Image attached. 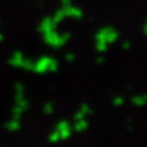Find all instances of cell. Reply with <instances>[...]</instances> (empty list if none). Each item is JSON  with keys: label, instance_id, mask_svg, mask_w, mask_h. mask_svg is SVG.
<instances>
[{"label": "cell", "instance_id": "obj_10", "mask_svg": "<svg viewBox=\"0 0 147 147\" xmlns=\"http://www.w3.org/2000/svg\"><path fill=\"white\" fill-rule=\"evenodd\" d=\"M147 102V96L145 93H141V94H136L131 98V103L135 105V107H144Z\"/></svg>", "mask_w": 147, "mask_h": 147}, {"label": "cell", "instance_id": "obj_18", "mask_svg": "<svg viewBox=\"0 0 147 147\" xmlns=\"http://www.w3.org/2000/svg\"><path fill=\"white\" fill-rule=\"evenodd\" d=\"M13 90H15V93H25V86L21 82H16L13 85Z\"/></svg>", "mask_w": 147, "mask_h": 147}, {"label": "cell", "instance_id": "obj_23", "mask_svg": "<svg viewBox=\"0 0 147 147\" xmlns=\"http://www.w3.org/2000/svg\"><path fill=\"white\" fill-rule=\"evenodd\" d=\"M96 63H97L98 65H100V64H103V63H104V58H103V57H98L97 59H96Z\"/></svg>", "mask_w": 147, "mask_h": 147}, {"label": "cell", "instance_id": "obj_12", "mask_svg": "<svg viewBox=\"0 0 147 147\" xmlns=\"http://www.w3.org/2000/svg\"><path fill=\"white\" fill-rule=\"evenodd\" d=\"M64 18H65V13H64L63 9H59V10L55 11V12H54V15L52 16V21L58 26V25L64 20Z\"/></svg>", "mask_w": 147, "mask_h": 147}, {"label": "cell", "instance_id": "obj_24", "mask_svg": "<svg viewBox=\"0 0 147 147\" xmlns=\"http://www.w3.org/2000/svg\"><path fill=\"white\" fill-rule=\"evenodd\" d=\"M61 4H63V6L69 5V4H71V0H61Z\"/></svg>", "mask_w": 147, "mask_h": 147}, {"label": "cell", "instance_id": "obj_21", "mask_svg": "<svg viewBox=\"0 0 147 147\" xmlns=\"http://www.w3.org/2000/svg\"><path fill=\"white\" fill-rule=\"evenodd\" d=\"M85 117H86L85 114L82 113L81 110L79 109V110H77V112H76L75 114H74V120H79V119H82V118H85Z\"/></svg>", "mask_w": 147, "mask_h": 147}, {"label": "cell", "instance_id": "obj_19", "mask_svg": "<svg viewBox=\"0 0 147 147\" xmlns=\"http://www.w3.org/2000/svg\"><path fill=\"white\" fill-rule=\"evenodd\" d=\"M64 58H65L66 61H70V63H71V61H74V60L76 59V55L74 54V53H71V52H69V53L65 54V57H64Z\"/></svg>", "mask_w": 147, "mask_h": 147}, {"label": "cell", "instance_id": "obj_5", "mask_svg": "<svg viewBox=\"0 0 147 147\" xmlns=\"http://www.w3.org/2000/svg\"><path fill=\"white\" fill-rule=\"evenodd\" d=\"M61 9H63L64 13H65V17H71V18H75V20H81V18L84 17V11H82L80 7L74 6L72 4L64 5Z\"/></svg>", "mask_w": 147, "mask_h": 147}, {"label": "cell", "instance_id": "obj_1", "mask_svg": "<svg viewBox=\"0 0 147 147\" xmlns=\"http://www.w3.org/2000/svg\"><path fill=\"white\" fill-rule=\"evenodd\" d=\"M57 28H53V30H49L47 32L42 33L43 36V40L44 43L52 47L54 49H59L64 47L69 40L71 39V33L70 32H63V33H58Z\"/></svg>", "mask_w": 147, "mask_h": 147}, {"label": "cell", "instance_id": "obj_8", "mask_svg": "<svg viewBox=\"0 0 147 147\" xmlns=\"http://www.w3.org/2000/svg\"><path fill=\"white\" fill-rule=\"evenodd\" d=\"M88 126H90V123L85 118H82V119H79V120H75V124L72 125V131L84 132L88 129Z\"/></svg>", "mask_w": 147, "mask_h": 147}, {"label": "cell", "instance_id": "obj_13", "mask_svg": "<svg viewBox=\"0 0 147 147\" xmlns=\"http://www.w3.org/2000/svg\"><path fill=\"white\" fill-rule=\"evenodd\" d=\"M48 141L50 142V144H58L59 141H60V136H59V132L58 130H54L50 132V134L48 135Z\"/></svg>", "mask_w": 147, "mask_h": 147}, {"label": "cell", "instance_id": "obj_15", "mask_svg": "<svg viewBox=\"0 0 147 147\" xmlns=\"http://www.w3.org/2000/svg\"><path fill=\"white\" fill-rule=\"evenodd\" d=\"M21 67L24 69V70H26V71H32V67H33V61H32L30 58H26L25 57L24 61H22Z\"/></svg>", "mask_w": 147, "mask_h": 147}, {"label": "cell", "instance_id": "obj_28", "mask_svg": "<svg viewBox=\"0 0 147 147\" xmlns=\"http://www.w3.org/2000/svg\"><path fill=\"white\" fill-rule=\"evenodd\" d=\"M3 39H4V36H3L1 33H0V42H1V40H3Z\"/></svg>", "mask_w": 147, "mask_h": 147}, {"label": "cell", "instance_id": "obj_27", "mask_svg": "<svg viewBox=\"0 0 147 147\" xmlns=\"http://www.w3.org/2000/svg\"><path fill=\"white\" fill-rule=\"evenodd\" d=\"M131 121H132V120H131V118H127V119H126V123H129V124H131Z\"/></svg>", "mask_w": 147, "mask_h": 147}, {"label": "cell", "instance_id": "obj_25", "mask_svg": "<svg viewBox=\"0 0 147 147\" xmlns=\"http://www.w3.org/2000/svg\"><path fill=\"white\" fill-rule=\"evenodd\" d=\"M127 131H130V132L132 131V126H131V125H129V126H127Z\"/></svg>", "mask_w": 147, "mask_h": 147}, {"label": "cell", "instance_id": "obj_7", "mask_svg": "<svg viewBox=\"0 0 147 147\" xmlns=\"http://www.w3.org/2000/svg\"><path fill=\"white\" fill-rule=\"evenodd\" d=\"M53 28H57V25L52 21V17H44L42 20V22H40L38 25V27H37V31L40 32V33H44V32L53 30Z\"/></svg>", "mask_w": 147, "mask_h": 147}, {"label": "cell", "instance_id": "obj_22", "mask_svg": "<svg viewBox=\"0 0 147 147\" xmlns=\"http://www.w3.org/2000/svg\"><path fill=\"white\" fill-rule=\"evenodd\" d=\"M142 33L147 34V22L144 21V25H142Z\"/></svg>", "mask_w": 147, "mask_h": 147}, {"label": "cell", "instance_id": "obj_20", "mask_svg": "<svg viewBox=\"0 0 147 147\" xmlns=\"http://www.w3.org/2000/svg\"><path fill=\"white\" fill-rule=\"evenodd\" d=\"M131 48V43H130V40L129 39H125L124 42L121 43V49H124V50H129Z\"/></svg>", "mask_w": 147, "mask_h": 147}, {"label": "cell", "instance_id": "obj_26", "mask_svg": "<svg viewBox=\"0 0 147 147\" xmlns=\"http://www.w3.org/2000/svg\"><path fill=\"white\" fill-rule=\"evenodd\" d=\"M126 88H127L129 91H131V90H132V86H131V85H129V86H126Z\"/></svg>", "mask_w": 147, "mask_h": 147}, {"label": "cell", "instance_id": "obj_9", "mask_svg": "<svg viewBox=\"0 0 147 147\" xmlns=\"http://www.w3.org/2000/svg\"><path fill=\"white\" fill-rule=\"evenodd\" d=\"M4 127H5L7 131H10V132H15V131H18L21 129V123H20L18 119L12 118V119L7 120L5 124H4Z\"/></svg>", "mask_w": 147, "mask_h": 147}, {"label": "cell", "instance_id": "obj_6", "mask_svg": "<svg viewBox=\"0 0 147 147\" xmlns=\"http://www.w3.org/2000/svg\"><path fill=\"white\" fill-rule=\"evenodd\" d=\"M24 59H25L24 53L20 52V50H15V52H13V53L11 54V57L9 58L7 63L10 64L11 66H13V67H21L22 61H24Z\"/></svg>", "mask_w": 147, "mask_h": 147}, {"label": "cell", "instance_id": "obj_2", "mask_svg": "<svg viewBox=\"0 0 147 147\" xmlns=\"http://www.w3.org/2000/svg\"><path fill=\"white\" fill-rule=\"evenodd\" d=\"M32 71L36 74H39V75H43V74H47V72H58L59 61L52 57H48V55H42L36 61H33Z\"/></svg>", "mask_w": 147, "mask_h": 147}, {"label": "cell", "instance_id": "obj_17", "mask_svg": "<svg viewBox=\"0 0 147 147\" xmlns=\"http://www.w3.org/2000/svg\"><path fill=\"white\" fill-rule=\"evenodd\" d=\"M112 103L114 107H121V105H124V103H125V99H124L121 96H115V97H113Z\"/></svg>", "mask_w": 147, "mask_h": 147}, {"label": "cell", "instance_id": "obj_3", "mask_svg": "<svg viewBox=\"0 0 147 147\" xmlns=\"http://www.w3.org/2000/svg\"><path fill=\"white\" fill-rule=\"evenodd\" d=\"M119 38V32L115 30V28H113V27H102L97 33H96L94 36V39L96 40H100V42H104V43H107L108 45L109 44H113V43H115L117 40Z\"/></svg>", "mask_w": 147, "mask_h": 147}, {"label": "cell", "instance_id": "obj_16", "mask_svg": "<svg viewBox=\"0 0 147 147\" xmlns=\"http://www.w3.org/2000/svg\"><path fill=\"white\" fill-rule=\"evenodd\" d=\"M79 109L85 114V115H92V114H93V110H92V108L87 103H82Z\"/></svg>", "mask_w": 147, "mask_h": 147}, {"label": "cell", "instance_id": "obj_4", "mask_svg": "<svg viewBox=\"0 0 147 147\" xmlns=\"http://www.w3.org/2000/svg\"><path fill=\"white\" fill-rule=\"evenodd\" d=\"M55 130H58L59 136H60V141H66L72 135V126L67 120H60L55 125Z\"/></svg>", "mask_w": 147, "mask_h": 147}, {"label": "cell", "instance_id": "obj_14", "mask_svg": "<svg viewBox=\"0 0 147 147\" xmlns=\"http://www.w3.org/2000/svg\"><path fill=\"white\" fill-rule=\"evenodd\" d=\"M42 112H43V114H45V115H52L54 113V104L52 102H47L43 105Z\"/></svg>", "mask_w": 147, "mask_h": 147}, {"label": "cell", "instance_id": "obj_11", "mask_svg": "<svg viewBox=\"0 0 147 147\" xmlns=\"http://www.w3.org/2000/svg\"><path fill=\"white\" fill-rule=\"evenodd\" d=\"M15 107H17L18 109H21L22 112H27L30 109V102L28 99H26L25 97L22 99H18V100H15Z\"/></svg>", "mask_w": 147, "mask_h": 147}]
</instances>
